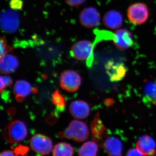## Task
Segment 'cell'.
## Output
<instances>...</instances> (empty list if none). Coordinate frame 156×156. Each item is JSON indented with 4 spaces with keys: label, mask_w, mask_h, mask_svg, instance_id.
<instances>
[{
    "label": "cell",
    "mask_w": 156,
    "mask_h": 156,
    "mask_svg": "<svg viewBox=\"0 0 156 156\" xmlns=\"http://www.w3.org/2000/svg\"><path fill=\"white\" fill-rule=\"evenodd\" d=\"M59 136L62 138L73 140L77 142H83L89 137V128L84 122L73 120L63 132L59 133Z\"/></svg>",
    "instance_id": "1"
},
{
    "label": "cell",
    "mask_w": 156,
    "mask_h": 156,
    "mask_svg": "<svg viewBox=\"0 0 156 156\" xmlns=\"http://www.w3.org/2000/svg\"><path fill=\"white\" fill-rule=\"evenodd\" d=\"M27 135V128L25 124L19 120L11 122L3 131V138L10 143L22 141L25 139Z\"/></svg>",
    "instance_id": "2"
},
{
    "label": "cell",
    "mask_w": 156,
    "mask_h": 156,
    "mask_svg": "<svg viewBox=\"0 0 156 156\" xmlns=\"http://www.w3.org/2000/svg\"><path fill=\"white\" fill-rule=\"evenodd\" d=\"M94 45L87 40H81L71 47L70 54L74 58L80 61L87 60V66L91 67L93 60Z\"/></svg>",
    "instance_id": "3"
},
{
    "label": "cell",
    "mask_w": 156,
    "mask_h": 156,
    "mask_svg": "<svg viewBox=\"0 0 156 156\" xmlns=\"http://www.w3.org/2000/svg\"><path fill=\"white\" fill-rule=\"evenodd\" d=\"M127 16L129 21L134 25L145 23L148 19L149 12L147 6L142 3L132 4L128 8Z\"/></svg>",
    "instance_id": "4"
},
{
    "label": "cell",
    "mask_w": 156,
    "mask_h": 156,
    "mask_svg": "<svg viewBox=\"0 0 156 156\" xmlns=\"http://www.w3.org/2000/svg\"><path fill=\"white\" fill-rule=\"evenodd\" d=\"M15 11L12 9L5 10L1 14V27L8 33H14L17 31L20 25L19 14Z\"/></svg>",
    "instance_id": "5"
},
{
    "label": "cell",
    "mask_w": 156,
    "mask_h": 156,
    "mask_svg": "<svg viewBox=\"0 0 156 156\" xmlns=\"http://www.w3.org/2000/svg\"><path fill=\"white\" fill-rule=\"evenodd\" d=\"M59 82L62 89L68 92H73L80 88L82 79L80 74L75 71L67 70L61 74Z\"/></svg>",
    "instance_id": "6"
},
{
    "label": "cell",
    "mask_w": 156,
    "mask_h": 156,
    "mask_svg": "<svg viewBox=\"0 0 156 156\" xmlns=\"http://www.w3.org/2000/svg\"><path fill=\"white\" fill-rule=\"evenodd\" d=\"M30 144L32 150L43 155L49 154L53 148V142L51 138L42 134L34 135L31 138Z\"/></svg>",
    "instance_id": "7"
},
{
    "label": "cell",
    "mask_w": 156,
    "mask_h": 156,
    "mask_svg": "<svg viewBox=\"0 0 156 156\" xmlns=\"http://www.w3.org/2000/svg\"><path fill=\"white\" fill-rule=\"evenodd\" d=\"M80 22L81 25L87 28L97 26L100 21V16L97 9L94 7L85 8L80 14Z\"/></svg>",
    "instance_id": "8"
},
{
    "label": "cell",
    "mask_w": 156,
    "mask_h": 156,
    "mask_svg": "<svg viewBox=\"0 0 156 156\" xmlns=\"http://www.w3.org/2000/svg\"><path fill=\"white\" fill-rule=\"evenodd\" d=\"M91 129L93 141L102 147L105 138L107 136V130L101 120L99 112L95 115L91 122Z\"/></svg>",
    "instance_id": "9"
},
{
    "label": "cell",
    "mask_w": 156,
    "mask_h": 156,
    "mask_svg": "<svg viewBox=\"0 0 156 156\" xmlns=\"http://www.w3.org/2000/svg\"><path fill=\"white\" fill-rule=\"evenodd\" d=\"M113 41L116 47L122 50L131 48L134 42L132 33L124 29L116 31Z\"/></svg>",
    "instance_id": "10"
},
{
    "label": "cell",
    "mask_w": 156,
    "mask_h": 156,
    "mask_svg": "<svg viewBox=\"0 0 156 156\" xmlns=\"http://www.w3.org/2000/svg\"><path fill=\"white\" fill-rule=\"evenodd\" d=\"M107 73L112 82H118L125 77L127 69L123 63L109 61L105 65Z\"/></svg>",
    "instance_id": "11"
},
{
    "label": "cell",
    "mask_w": 156,
    "mask_h": 156,
    "mask_svg": "<svg viewBox=\"0 0 156 156\" xmlns=\"http://www.w3.org/2000/svg\"><path fill=\"white\" fill-rule=\"evenodd\" d=\"M69 111L74 118L77 119H84L89 116L90 107L86 101L76 100L71 103Z\"/></svg>",
    "instance_id": "12"
},
{
    "label": "cell",
    "mask_w": 156,
    "mask_h": 156,
    "mask_svg": "<svg viewBox=\"0 0 156 156\" xmlns=\"http://www.w3.org/2000/svg\"><path fill=\"white\" fill-rule=\"evenodd\" d=\"M136 148L144 155H154L156 153V144L151 136L144 135L140 136L136 143Z\"/></svg>",
    "instance_id": "13"
},
{
    "label": "cell",
    "mask_w": 156,
    "mask_h": 156,
    "mask_svg": "<svg viewBox=\"0 0 156 156\" xmlns=\"http://www.w3.org/2000/svg\"><path fill=\"white\" fill-rule=\"evenodd\" d=\"M19 65L18 58L14 55L8 53L1 57L0 68L1 72L3 74H9L14 73Z\"/></svg>",
    "instance_id": "14"
},
{
    "label": "cell",
    "mask_w": 156,
    "mask_h": 156,
    "mask_svg": "<svg viewBox=\"0 0 156 156\" xmlns=\"http://www.w3.org/2000/svg\"><path fill=\"white\" fill-rule=\"evenodd\" d=\"M102 147L108 155H122V144L119 139L115 136L107 137L104 141Z\"/></svg>",
    "instance_id": "15"
},
{
    "label": "cell",
    "mask_w": 156,
    "mask_h": 156,
    "mask_svg": "<svg viewBox=\"0 0 156 156\" xmlns=\"http://www.w3.org/2000/svg\"><path fill=\"white\" fill-rule=\"evenodd\" d=\"M103 22L108 28L116 29L120 28L122 25L123 17L119 11L111 10L108 11L104 16Z\"/></svg>",
    "instance_id": "16"
},
{
    "label": "cell",
    "mask_w": 156,
    "mask_h": 156,
    "mask_svg": "<svg viewBox=\"0 0 156 156\" xmlns=\"http://www.w3.org/2000/svg\"><path fill=\"white\" fill-rule=\"evenodd\" d=\"M13 91L17 101L22 102L24 100L25 98L30 95L33 90L28 82L20 80L16 81L14 84Z\"/></svg>",
    "instance_id": "17"
},
{
    "label": "cell",
    "mask_w": 156,
    "mask_h": 156,
    "mask_svg": "<svg viewBox=\"0 0 156 156\" xmlns=\"http://www.w3.org/2000/svg\"><path fill=\"white\" fill-rule=\"evenodd\" d=\"M74 153V149L71 144L66 143L57 144L53 148V154L55 156H71Z\"/></svg>",
    "instance_id": "18"
},
{
    "label": "cell",
    "mask_w": 156,
    "mask_h": 156,
    "mask_svg": "<svg viewBox=\"0 0 156 156\" xmlns=\"http://www.w3.org/2000/svg\"><path fill=\"white\" fill-rule=\"evenodd\" d=\"M98 151V146L95 141L85 143L79 149L78 154L81 156H95Z\"/></svg>",
    "instance_id": "19"
},
{
    "label": "cell",
    "mask_w": 156,
    "mask_h": 156,
    "mask_svg": "<svg viewBox=\"0 0 156 156\" xmlns=\"http://www.w3.org/2000/svg\"><path fill=\"white\" fill-rule=\"evenodd\" d=\"M144 93L149 101L156 105V83L153 82L147 83L144 87Z\"/></svg>",
    "instance_id": "20"
},
{
    "label": "cell",
    "mask_w": 156,
    "mask_h": 156,
    "mask_svg": "<svg viewBox=\"0 0 156 156\" xmlns=\"http://www.w3.org/2000/svg\"><path fill=\"white\" fill-rule=\"evenodd\" d=\"M52 102L59 111H62L65 107L66 100L60 92L57 89L52 95Z\"/></svg>",
    "instance_id": "21"
},
{
    "label": "cell",
    "mask_w": 156,
    "mask_h": 156,
    "mask_svg": "<svg viewBox=\"0 0 156 156\" xmlns=\"http://www.w3.org/2000/svg\"><path fill=\"white\" fill-rule=\"evenodd\" d=\"M0 41H1V54H0L1 57L9 53L14 49V48L9 44L7 40L4 37H1Z\"/></svg>",
    "instance_id": "22"
},
{
    "label": "cell",
    "mask_w": 156,
    "mask_h": 156,
    "mask_svg": "<svg viewBox=\"0 0 156 156\" xmlns=\"http://www.w3.org/2000/svg\"><path fill=\"white\" fill-rule=\"evenodd\" d=\"M0 81H1V93L5 88L11 86L12 83V80L9 76H1Z\"/></svg>",
    "instance_id": "23"
},
{
    "label": "cell",
    "mask_w": 156,
    "mask_h": 156,
    "mask_svg": "<svg viewBox=\"0 0 156 156\" xmlns=\"http://www.w3.org/2000/svg\"><path fill=\"white\" fill-rule=\"evenodd\" d=\"M9 5L11 9L16 11H19L23 7V2L22 0H11Z\"/></svg>",
    "instance_id": "24"
},
{
    "label": "cell",
    "mask_w": 156,
    "mask_h": 156,
    "mask_svg": "<svg viewBox=\"0 0 156 156\" xmlns=\"http://www.w3.org/2000/svg\"><path fill=\"white\" fill-rule=\"evenodd\" d=\"M29 151L27 147L20 144L14 150V152L16 155H25Z\"/></svg>",
    "instance_id": "25"
},
{
    "label": "cell",
    "mask_w": 156,
    "mask_h": 156,
    "mask_svg": "<svg viewBox=\"0 0 156 156\" xmlns=\"http://www.w3.org/2000/svg\"><path fill=\"white\" fill-rule=\"evenodd\" d=\"M66 4L72 7L77 8L85 2L86 0H65Z\"/></svg>",
    "instance_id": "26"
},
{
    "label": "cell",
    "mask_w": 156,
    "mask_h": 156,
    "mask_svg": "<svg viewBox=\"0 0 156 156\" xmlns=\"http://www.w3.org/2000/svg\"><path fill=\"white\" fill-rule=\"evenodd\" d=\"M127 155L128 156H142L144 155L141 152L136 148H132L128 151L127 153Z\"/></svg>",
    "instance_id": "27"
},
{
    "label": "cell",
    "mask_w": 156,
    "mask_h": 156,
    "mask_svg": "<svg viewBox=\"0 0 156 156\" xmlns=\"http://www.w3.org/2000/svg\"><path fill=\"white\" fill-rule=\"evenodd\" d=\"M0 155L3 156H15L16 155H15V153H14V152L12 151H4L2 152L1 153Z\"/></svg>",
    "instance_id": "28"
}]
</instances>
